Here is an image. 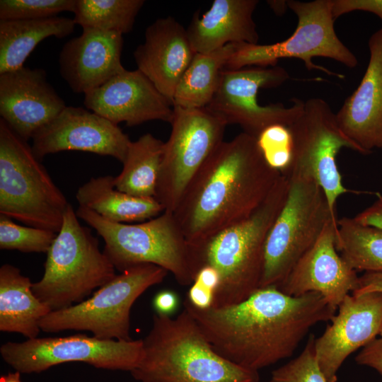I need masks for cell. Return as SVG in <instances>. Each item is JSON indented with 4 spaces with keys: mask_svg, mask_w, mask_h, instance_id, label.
Segmentation results:
<instances>
[{
    "mask_svg": "<svg viewBox=\"0 0 382 382\" xmlns=\"http://www.w3.org/2000/svg\"><path fill=\"white\" fill-rule=\"evenodd\" d=\"M183 305L218 354L255 372L291 357L311 328L331 320L337 309L319 294L292 296L274 286L232 305Z\"/></svg>",
    "mask_w": 382,
    "mask_h": 382,
    "instance_id": "cell-1",
    "label": "cell"
},
{
    "mask_svg": "<svg viewBox=\"0 0 382 382\" xmlns=\"http://www.w3.org/2000/svg\"><path fill=\"white\" fill-rule=\"evenodd\" d=\"M354 11L373 13L382 21V0H332V12L335 20Z\"/></svg>",
    "mask_w": 382,
    "mask_h": 382,
    "instance_id": "cell-35",
    "label": "cell"
},
{
    "mask_svg": "<svg viewBox=\"0 0 382 382\" xmlns=\"http://www.w3.org/2000/svg\"><path fill=\"white\" fill-rule=\"evenodd\" d=\"M367 292L382 293V272H364L359 277L358 286L352 294Z\"/></svg>",
    "mask_w": 382,
    "mask_h": 382,
    "instance_id": "cell-40",
    "label": "cell"
},
{
    "mask_svg": "<svg viewBox=\"0 0 382 382\" xmlns=\"http://www.w3.org/2000/svg\"><path fill=\"white\" fill-rule=\"evenodd\" d=\"M79 219L94 228L104 241L103 253L120 272L151 264L170 272L182 285H191L197 272L193 251L173 213L163 212L139 224L108 221L79 207Z\"/></svg>",
    "mask_w": 382,
    "mask_h": 382,
    "instance_id": "cell-5",
    "label": "cell"
},
{
    "mask_svg": "<svg viewBox=\"0 0 382 382\" xmlns=\"http://www.w3.org/2000/svg\"><path fill=\"white\" fill-rule=\"evenodd\" d=\"M193 282H196L213 291L216 294L220 284V276L216 269L211 266L205 265L198 270Z\"/></svg>",
    "mask_w": 382,
    "mask_h": 382,
    "instance_id": "cell-41",
    "label": "cell"
},
{
    "mask_svg": "<svg viewBox=\"0 0 382 382\" xmlns=\"http://www.w3.org/2000/svg\"><path fill=\"white\" fill-rule=\"evenodd\" d=\"M297 16L293 34L282 42L270 45L241 42L234 50L224 69L235 70L246 66H274L284 58L302 60L308 70H319L330 76L342 75L314 64V57L334 59L349 68L357 66L356 56L337 37L332 12V0L286 1Z\"/></svg>",
    "mask_w": 382,
    "mask_h": 382,
    "instance_id": "cell-10",
    "label": "cell"
},
{
    "mask_svg": "<svg viewBox=\"0 0 382 382\" xmlns=\"http://www.w3.org/2000/svg\"><path fill=\"white\" fill-rule=\"evenodd\" d=\"M132 141L108 120L80 107L66 106L33 138L32 149L42 160L64 151H80L125 161Z\"/></svg>",
    "mask_w": 382,
    "mask_h": 382,
    "instance_id": "cell-16",
    "label": "cell"
},
{
    "mask_svg": "<svg viewBox=\"0 0 382 382\" xmlns=\"http://www.w3.org/2000/svg\"><path fill=\"white\" fill-rule=\"evenodd\" d=\"M289 79L288 71L279 66H246L224 69L217 91L204 108L223 120L226 125H238L243 132L255 138L267 127H289L301 113L304 102L293 98V104L260 105L257 95L261 88H277Z\"/></svg>",
    "mask_w": 382,
    "mask_h": 382,
    "instance_id": "cell-14",
    "label": "cell"
},
{
    "mask_svg": "<svg viewBox=\"0 0 382 382\" xmlns=\"http://www.w3.org/2000/svg\"><path fill=\"white\" fill-rule=\"evenodd\" d=\"M336 248L355 271L382 272V229L361 224L354 217L337 221Z\"/></svg>",
    "mask_w": 382,
    "mask_h": 382,
    "instance_id": "cell-29",
    "label": "cell"
},
{
    "mask_svg": "<svg viewBox=\"0 0 382 382\" xmlns=\"http://www.w3.org/2000/svg\"><path fill=\"white\" fill-rule=\"evenodd\" d=\"M66 107L42 69L23 66L0 74L1 118L27 141Z\"/></svg>",
    "mask_w": 382,
    "mask_h": 382,
    "instance_id": "cell-18",
    "label": "cell"
},
{
    "mask_svg": "<svg viewBox=\"0 0 382 382\" xmlns=\"http://www.w3.org/2000/svg\"><path fill=\"white\" fill-rule=\"evenodd\" d=\"M288 127L292 137V156L289 167L282 173L314 179L323 190L330 209L335 212L341 195L360 192L343 185L337 155L342 148L361 154L364 151L340 129L335 113L322 98L305 101L301 113Z\"/></svg>",
    "mask_w": 382,
    "mask_h": 382,
    "instance_id": "cell-11",
    "label": "cell"
},
{
    "mask_svg": "<svg viewBox=\"0 0 382 382\" xmlns=\"http://www.w3.org/2000/svg\"><path fill=\"white\" fill-rule=\"evenodd\" d=\"M86 108L114 124L128 127L151 120L170 123L173 105L139 69H127L86 93Z\"/></svg>",
    "mask_w": 382,
    "mask_h": 382,
    "instance_id": "cell-19",
    "label": "cell"
},
{
    "mask_svg": "<svg viewBox=\"0 0 382 382\" xmlns=\"http://www.w3.org/2000/svg\"><path fill=\"white\" fill-rule=\"evenodd\" d=\"M142 356L130 371L139 382H255L258 372L228 361L213 348L184 308L175 318L154 314Z\"/></svg>",
    "mask_w": 382,
    "mask_h": 382,
    "instance_id": "cell-3",
    "label": "cell"
},
{
    "mask_svg": "<svg viewBox=\"0 0 382 382\" xmlns=\"http://www.w3.org/2000/svg\"><path fill=\"white\" fill-rule=\"evenodd\" d=\"M144 0H76L74 21L83 28L126 34L132 31Z\"/></svg>",
    "mask_w": 382,
    "mask_h": 382,
    "instance_id": "cell-30",
    "label": "cell"
},
{
    "mask_svg": "<svg viewBox=\"0 0 382 382\" xmlns=\"http://www.w3.org/2000/svg\"><path fill=\"white\" fill-rule=\"evenodd\" d=\"M289 180L283 174L262 204L247 219L195 244H190L197 272L209 265L220 284L213 307L239 303L260 286L268 233L286 201Z\"/></svg>",
    "mask_w": 382,
    "mask_h": 382,
    "instance_id": "cell-4",
    "label": "cell"
},
{
    "mask_svg": "<svg viewBox=\"0 0 382 382\" xmlns=\"http://www.w3.org/2000/svg\"><path fill=\"white\" fill-rule=\"evenodd\" d=\"M311 336L299 356L274 370L270 382H328L315 353Z\"/></svg>",
    "mask_w": 382,
    "mask_h": 382,
    "instance_id": "cell-34",
    "label": "cell"
},
{
    "mask_svg": "<svg viewBox=\"0 0 382 382\" xmlns=\"http://www.w3.org/2000/svg\"><path fill=\"white\" fill-rule=\"evenodd\" d=\"M68 40L59 54V73L76 93L84 95L125 70L123 35L90 28Z\"/></svg>",
    "mask_w": 382,
    "mask_h": 382,
    "instance_id": "cell-20",
    "label": "cell"
},
{
    "mask_svg": "<svg viewBox=\"0 0 382 382\" xmlns=\"http://www.w3.org/2000/svg\"><path fill=\"white\" fill-rule=\"evenodd\" d=\"M337 221L328 222L316 243L296 262L278 286L282 292L292 296L317 293L337 308L357 288V271L336 248Z\"/></svg>",
    "mask_w": 382,
    "mask_h": 382,
    "instance_id": "cell-17",
    "label": "cell"
},
{
    "mask_svg": "<svg viewBox=\"0 0 382 382\" xmlns=\"http://www.w3.org/2000/svg\"><path fill=\"white\" fill-rule=\"evenodd\" d=\"M76 0H1L0 21L30 20L74 13Z\"/></svg>",
    "mask_w": 382,
    "mask_h": 382,
    "instance_id": "cell-32",
    "label": "cell"
},
{
    "mask_svg": "<svg viewBox=\"0 0 382 382\" xmlns=\"http://www.w3.org/2000/svg\"><path fill=\"white\" fill-rule=\"evenodd\" d=\"M355 361L359 365L374 369L382 376V337L376 338L363 347Z\"/></svg>",
    "mask_w": 382,
    "mask_h": 382,
    "instance_id": "cell-36",
    "label": "cell"
},
{
    "mask_svg": "<svg viewBox=\"0 0 382 382\" xmlns=\"http://www.w3.org/2000/svg\"><path fill=\"white\" fill-rule=\"evenodd\" d=\"M167 274L165 269L151 264L129 267L98 288L91 297L49 313L40 320V330L48 333L88 331L100 340H131L130 311L134 303Z\"/></svg>",
    "mask_w": 382,
    "mask_h": 382,
    "instance_id": "cell-9",
    "label": "cell"
},
{
    "mask_svg": "<svg viewBox=\"0 0 382 382\" xmlns=\"http://www.w3.org/2000/svg\"><path fill=\"white\" fill-rule=\"evenodd\" d=\"M164 142L151 133L132 141L120 173L115 177V187L139 197H154Z\"/></svg>",
    "mask_w": 382,
    "mask_h": 382,
    "instance_id": "cell-28",
    "label": "cell"
},
{
    "mask_svg": "<svg viewBox=\"0 0 382 382\" xmlns=\"http://www.w3.org/2000/svg\"><path fill=\"white\" fill-rule=\"evenodd\" d=\"M187 29L171 16L149 25L133 56L141 71L172 103L176 86L195 57Z\"/></svg>",
    "mask_w": 382,
    "mask_h": 382,
    "instance_id": "cell-22",
    "label": "cell"
},
{
    "mask_svg": "<svg viewBox=\"0 0 382 382\" xmlns=\"http://www.w3.org/2000/svg\"><path fill=\"white\" fill-rule=\"evenodd\" d=\"M255 382H260V381H255Z\"/></svg>",
    "mask_w": 382,
    "mask_h": 382,
    "instance_id": "cell-45",
    "label": "cell"
},
{
    "mask_svg": "<svg viewBox=\"0 0 382 382\" xmlns=\"http://www.w3.org/2000/svg\"><path fill=\"white\" fill-rule=\"evenodd\" d=\"M154 198L173 213L188 185L224 141L226 122L206 108L173 106Z\"/></svg>",
    "mask_w": 382,
    "mask_h": 382,
    "instance_id": "cell-12",
    "label": "cell"
},
{
    "mask_svg": "<svg viewBox=\"0 0 382 382\" xmlns=\"http://www.w3.org/2000/svg\"><path fill=\"white\" fill-rule=\"evenodd\" d=\"M281 175L267 164L257 139L243 132L215 149L173 214L187 241L197 243L249 217Z\"/></svg>",
    "mask_w": 382,
    "mask_h": 382,
    "instance_id": "cell-2",
    "label": "cell"
},
{
    "mask_svg": "<svg viewBox=\"0 0 382 382\" xmlns=\"http://www.w3.org/2000/svg\"><path fill=\"white\" fill-rule=\"evenodd\" d=\"M381 337H382V328H381V332H380V335Z\"/></svg>",
    "mask_w": 382,
    "mask_h": 382,
    "instance_id": "cell-44",
    "label": "cell"
},
{
    "mask_svg": "<svg viewBox=\"0 0 382 382\" xmlns=\"http://www.w3.org/2000/svg\"><path fill=\"white\" fill-rule=\"evenodd\" d=\"M21 375V374L17 371L8 372L1 376L0 382H23Z\"/></svg>",
    "mask_w": 382,
    "mask_h": 382,
    "instance_id": "cell-43",
    "label": "cell"
},
{
    "mask_svg": "<svg viewBox=\"0 0 382 382\" xmlns=\"http://www.w3.org/2000/svg\"><path fill=\"white\" fill-rule=\"evenodd\" d=\"M57 233L15 223L0 214V248L22 253H47Z\"/></svg>",
    "mask_w": 382,
    "mask_h": 382,
    "instance_id": "cell-31",
    "label": "cell"
},
{
    "mask_svg": "<svg viewBox=\"0 0 382 382\" xmlns=\"http://www.w3.org/2000/svg\"><path fill=\"white\" fill-rule=\"evenodd\" d=\"M79 207L117 223L143 222L164 212L154 197H139L118 190L112 175L91 178L76 193Z\"/></svg>",
    "mask_w": 382,
    "mask_h": 382,
    "instance_id": "cell-25",
    "label": "cell"
},
{
    "mask_svg": "<svg viewBox=\"0 0 382 382\" xmlns=\"http://www.w3.org/2000/svg\"><path fill=\"white\" fill-rule=\"evenodd\" d=\"M178 296L170 289L158 291L153 299V307L156 314L170 316L178 309Z\"/></svg>",
    "mask_w": 382,
    "mask_h": 382,
    "instance_id": "cell-38",
    "label": "cell"
},
{
    "mask_svg": "<svg viewBox=\"0 0 382 382\" xmlns=\"http://www.w3.org/2000/svg\"><path fill=\"white\" fill-rule=\"evenodd\" d=\"M354 219L363 224L382 229V195L368 207L356 215Z\"/></svg>",
    "mask_w": 382,
    "mask_h": 382,
    "instance_id": "cell-39",
    "label": "cell"
},
{
    "mask_svg": "<svg viewBox=\"0 0 382 382\" xmlns=\"http://www.w3.org/2000/svg\"><path fill=\"white\" fill-rule=\"evenodd\" d=\"M28 141L0 119V214L58 233L69 203Z\"/></svg>",
    "mask_w": 382,
    "mask_h": 382,
    "instance_id": "cell-7",
    "label": "cell"
},
{
    "mask_svg": "<svg viewBox=\"0 0 382 382\" xmlns=\"http://www.w3.org/2000/svg\"><path fill=\"white\" fill-rule=\"evenodd\" d=\"M286 176L287 197L266 239L260 287H278L328 223L337 220L314 179L299 175Z\"/></svg>",
    "mask_w": 382,
    "mask_h": 382,
    "instance_id": "cell-8",
    "label": "cell"
},
{
    "mask_svg": "<svg viewBox=\"0 0 382 382\" xmlns=\"http://www.w3.org/2000/svg\"><path fill=\"white\" fill-rule=\"evenodd\" d=\"M74 19L54 16L30 20L0 21V74L23 66L44 39L64 38L74 30Z\"/></svg>",
    "mask_w": 382,
    "mask_h": 382,
    "instance_id": "cell-26",
    "label": "cell"
},
{
    "mask_svg": "<svg viewBox=\"0 0 382 382\" xmlns=\"http://www.w3.org/2000/svg\"><path fill=\"white\" fill-rule=\"evenodd\" d=\"M33 282L11 265L0 267V330L37 337L40 320L52 311L34 294Z\"/></svg>",
    "mask_w": 382,
    "mask_h": 382,
    "instance_id": "cell-24",
    "label": "cell"
},
{
    "mask_svg": "<svg viewBox=\"0 0 382 382\" xmlns=\"http://www.w3.org/2000/svg\"><path fill=\"white\" fill-rule=\"evenodd\" d=\"M42 278L32 290L51 311L85 300L115 275V268L99 248L90 228L82 226L71 204L47 251Z\"/></svg>",
    "mask_w": 382,
    "mask_h": 382,
    "instance_id": "cell-6",
    "label": "cell"
},
{
    "mask_svg": "<svg viewBox=\"0 0 382 382\" xmlns=\"http://www.w3.org/2000/svg\"><path fill=\"white\" fill-rule=\"evenodd\" d=\"M142 340H104L83 334L7 342L0 347L4 361L21 374H39L68 362L132 371L142 356Z\"/></svg>",
    "mask_w": 382,
    "mask_h": 382,
    "instance_id": "cell-13",
    "label": "cell"
},
{
    "mask_svg": "<svg viewBox=\"0 0 382 382\" xmlns=\"http://www.w3.org/2000/svg\"><path fill=\"white\" fill-rule=\"evenodd\" d=\"M256 139L267 164L274 170L284 172L289 167L292 156V137L289 128L273 125L262 130Z\"/></svg>",
    "mask_w": 382,
    "mask_h": 382,
    "instance_id": "cell-33",
    "label": "cell"
},
{
    "mask_svg": "<svg viewBox=\"0 0 382 382\" xmlns=\"http://www.w3.org/2000/svg\"><path fill=\"white\" fill-rule=\"evenodd\" d=\"M267 4L277 15L284 13L287 6L286 1H267Z\"/></svg>",
    "mask_w": 382,
    "mask_h": 382,
    "instance_id": "cell-42",
    "label": "cell"
},
{
    "mask_svg": "<svg viewBox=\"0 0 382 382\" xmlns=\"http://www.w3.org/2000/svg\"><path fill=\"white\" fill-rule=\"evenodd\" d=\"M257 0H214L201 18L195 13L187 28L196 53L207 54L228 44H257L253 14Z\"/></svg>",
    "mask_w": 382,
    "mask_h": 382,
    "instance_id": "cell-23",
    "label": "cell"
},
{
    "mask_svg": "<svg viewBox=\"0 0 382 382\" xmlns=\"http://www.w3.org/2000/svg\"><path fill=\"white\" fill-rule=\"evenodd\" d=\"M324 332L314 341L316 357L328 382H337L346 359L380 335L382 293L348 294Z\"/></svg>",
    "mask_w": 382,
    "mask_h": 382,
    "instance_id": "cell-15",
    "label": "cell"
},
{
    "mask_svg": "<svg viewBox=\"0 0 382 382\" xmlns=\"http://www.w3.org/2000/svg\"><path fill=\"white\" fill-rule=\"evenodd\" d=\"M370 57L355 91L335 113L343 133L367 155L382 150V28L368 42Z\"/></svg>",
    "mask_w": 382,
    "mask_h": 382,
    "instance_id": "cell-21",
    "label": "cell"
},
{
    "mask_svg": "<svg viewBox=\"0 0 382 382\" xmlns=\"http://www.w3.org/2000/svg\"><path fill=\"white\" fill-rule=\"evenodd\" d=\"M233 50V44H228L207 54L196 53L176 86L173 106L206 108L217 91L221 71Z\"/></svg>",
    "mask_w": 382,
    "mask_h": 382,
    "instance_id": "cell-27",
    "label": "cell"
},
{
    "mask_svg": "<svg viewBox=\"0 0 382 382\" xmlns=\"http://www.w3.org/2000/svg\"><path fill=\"white\" fill-rule=\"evenodd\" d=\"M214 299L215 292L196 282H192L185 300L195 308L206 310L213 307Z\"/></svg>",
    "mask_w": 382,
    "mask_h": 382,
    "instance_id": "cell-37",
    "label": "cell"
}]
</instances>
